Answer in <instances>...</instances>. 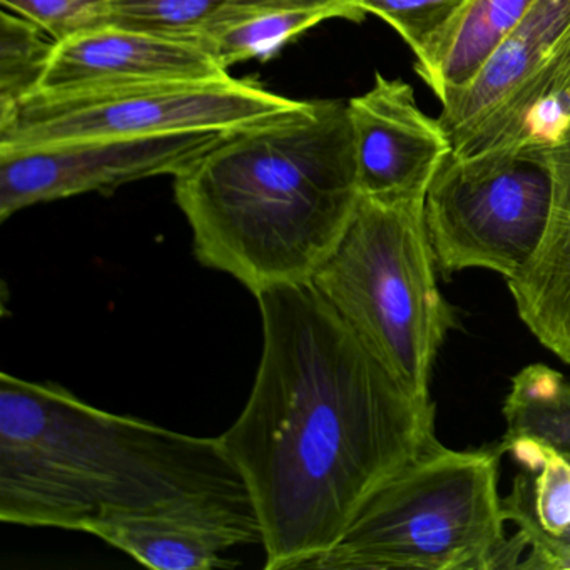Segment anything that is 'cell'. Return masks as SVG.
Masks as SVG:
<instances>
[{
  "label": "cell",
  "mask_w": 570,
  "mask_h": 570,
  "mask_svg": "<svg viewBox=\"0 0 570 570\" xmlns=\"http://www.w3.org/2000/svg\"><path fill=\"white\" fill-rule=\"evenodd\" d=\"M466 0H358L365 14L392 26L415 58L425 55L452 24Z\"/></svg>",
  "instance_id": "cell-20"
},
{
  "label": "cell",
  "mask_w": 570,
  "mask_h": 570,
  "mask_svg": "<svg viewBox=\"0 0 570 570\" xmlns=\"http://www.w3.org/2000/svg\"><path fill=\"white\" fill-rule=\"evenodd\" d=\"M423 203L362 196L342 242L309 283L383 368L429 402L430 375L455 313L436 283Z\"/></svg>",
  "instance_id": "cell-5"
},
{
  "label": "cell",
  "mask_w": 570,
  "mask_h": 570,
  "mask_svg": "<svg viewBox=\"0 0 570 570\" xmlns=\"http://www.w3.org/2000/svg\"><path fill=\"white\" fill-rule=\"evenodd\" d=\"M255 79L38 91L0 115V151L105 138L229 131L296 108Z\"/></svg>",
  "instance_id": "cell-7"
},
{
  "label": "cell",
  "mask_w": 570,
  "mask_h": 570,
  "mask_svg": "<svg viewBox=\"0 0 570 570\" xmlns=\"http://www.w3.org/2000/svg\"><path fill=\"white\" fill-rule=\"evenodd\" d=\"M522 472L503 497L509 522L529 549L522 569H570V455L537 440H502Z\"/></svg>",
  "instance_id": "cell-13"
},
{
  "label": "cell",
  "mask_w": 570,
  "mask_h": 570,
  "mask_svg": "<svg viewBox=\"0 0 570 570\" xmlns=\"http://www.w3.org/2000/svg\"><path fill=\"white\" fill-rule=\"evenodd\" d=\"M360 195L423 203L453 145L440 119L416 105L413 88L376 72L372 89L348 101Z\"/></svg>",
  "instance_id": "cell-10"
},
{
  "label": "cell",
  "mask_w": 570,
  "mask_h": 570,
  "mask_svg": "<svg viewBox=\"0 0 570 570\" xmlns=\"http://www.w3.org/2000/svg\"><path fill=\"white\" fill-rule=\"evenodd\" d=\"M570 115V0H535L479 75L442 101L453 155L549 148Z\"/></svg>",
  "instance_id": "cell-8"
},
{
  "label": "cell",
  "mask_w": 570,
  "mask_h": 570,
  "mask_svg": "<svg viewBox=\"0 0 570 570\" xmlns=\"http://www.w3.org/2000/svg\"><path fill=\"white\" fill-rule=\"evenodd\" d=\"M499 449L436 443L372 493L342 539L309 569L492 570L527 549L499 492Z\"/></svg>",
  "instance_id": "cell-4"
},
{
  "label": "cell",
  "mask_w": 570,
  "mask_h": 570,
  "mask_svg": "<svg viewBox=\"0 0 570 570\" xmlns=\"http://www.w3.org/2000/svg\"><path fill=\"white\" fill-rule=\"evenodd\" d=\"M206 268L249 293L312 282L358 208L348 102L299 101L229 129L175 176Z\"/></svg>",
  "instance_id": "cell-3"
},
{
  "label": "cell",
  "mask_w": 570,
  "mask_h": 570,
  "mask_svg": "<svg viewBox=\"0 0 570 570\" xmlns=\"http://www.w3.org/2000/svg\"><path fill=\"white\" fill-rule=\"evenodd\" d=\"M332 19L350 21L348 14L336 8L276 9L218 29L205 36L199 45L229 71L232 66L249 59L269 61L289 41Z\"/></svg>",
  "instance_id": "cell-18"
},
{
  "label": "cell",
  "mask_w": 570,
  "mask_h": 570,
  "mask_svg": "<svg viewBox=\"0 0 570 570\" xmlns=\"http://www.w3.org/2000/svg\"><path fill=\"white\" fill-rule=\"evenodd\" d=\"M109 546L153 570L235 569L228 550L263 542L259 530L216 520L132 517L109 520L91 530Z\"/></svg>",
  "instance_id": "cell-14"
},
{
  "label": "cell",
  "mask_w": 570,
  "mask_h": 570,
  "mask_svg": "<svg viewBox=\"0 0 570 570\" xmlns=\"http://www.w3.org/2000/svg\"><path fill=\"white\" fill-rule=\"evenodd\" d=\"M55 45L28 19L0 14V115L41 89Z\"/></svg>",
  "instance_id": "cell-19"
},
{
  "label": "cell",
  "mask_w": 570,
  "mask_h": 570,
  "mask_svg": "<svg viewBox=\"0 0 570 570\" xmlns=\"http://www.w3.org/2000/svg\"><path fill=\"white\" fill-rule=\"evenodd\" d=\"M178 517L259 530L219 436L96 409L51 382L0 375V520L91 533L109 520Z\"/></svg>",
  "instance_id": "cell-2"
},
{
  "label": "cell",
  "mask_w": 570,
  "mask_h": 570,
  "mask_svg": "<svg viewBox=\"0 0 570 570\" xmlns=\"http://www.w3.org/2000/svg\"><path fill=\"white\" fill-rule=\"evenodd\" d=\"M547 151L553 176L549 229L535 258L507 286L537 342L570 365V115Z\"/></svg>",
  "instance_id": "cell-12"
},
{
  "label": "cell",
  "mask_w": 570,
  "mask_h": 570,
  "mask_svg": "<svg viewBox=\"0 0 570 570\" xmlns=\"http://www.w3.org/2000/svg\"><path fill=\"white\" fill-rule=\"evenodd\" d=\"M503 440L529 439L570 455V382L546 363H533L512 379Z\"/></svg>",
  "instance_id": "cell-17"
},
{
  "label": "cell",
  "mask_w": 570,
  "mask_h": 570,
  "mask_svg": "<svg viewBox=\"0 0 570 570\" xmlns=\"http://www.w3.org/2000/svg\"><path fill=\"white\" fill-rule=\"evenodd\" d=\"M533 4L535 0H466L432 48L415 58L416 75L442 102L479 75Z\"/></svg>",
  "instance_id": "cell-15"
},
{
  "label": "cell",
  "mask_w": 570,
  "mask_h": 570,
  "mask_svg": "<svg viewBox=\"0 0 570 570\" xmlns=\"http://www.w3.org/2000/svg\"><path fill=\"white\" fill-rule=\"evenodd\" d=\"M226 131L105 138L0 151V219L39 203L86 193L109 195L128 183L178 176Z\"/></svg>",
  "instance_id": "cell-9"
},
{
  "label": "cell",
  "mask_w": 570,
  "mask_h": 570,
  "mask_svg": "<svg viewBox=\"0 0 570 570\" xmlns=\"http://www.w3.org/2000/svg\"><path fill=\"white\" fill-rule=\"evenodd\" d=\"M552 199V168L543 146L452 153L423 203L436 269L452 276L482 268L512 279L535 258Z\"/></svg>",
  "instance_id": "cell-6"
},
{
  "label": "cell",
  "mask_w": 570,
  "mask_h": 570,
  "mask_svg": "<svg viewBox=\"0 0 570 570\" xmlns=\"http://www.w3.org/2000/svg\"><path fill=\"white\" fill-rule=\"evenodd\" d=\"M295 8L342 9L352 22L366 18L358 0H112L111 24L199 42L252 16Z\"/></svg>",
  "instance_id": "cell-16"
},
{
  "label": "cell",
  "mask_w": 570,
  "mask_h": 570,
  "mask_svg": "<svg viewBox=\"0 0 570 570\" xmlns=\"http://www.w3.org/2000/svg\"><path fill=\"white\" fill-rule=\"evenodd\" d=\"M55 42L111 24L112 0H0Z\"/></svg>",
  "instance_id": "cell-21"
},
{
  "label": "cell",
  "mask_w": 570,
  "mask_h": 570,
  "mask_svg": "<svg viewBox=\"0 0 570 570\" xmlns=\"http://www.w3.org/2000/svg\"><path fill=\"white\" fill-rule=\"evenodd\" d=\"M226 78L229 71L199 42L109 24L56 42L39 91Z\"/></svg>",
  "instance_id": "cell-11"
},
{
  "label": "cell",
  "mask_w": 570,
  "mask_h": 570,
  "mask_svg": "<svg viewBox=\"0 0 570 570\" xmlns=\"http://www.w3.org/2000/svg\"><path fill=\"white\" fill-rule=\"evenodd\" d=\"M256 299L258 372L219 439L255 503L265 569H309L380 485L439 443L435 405L403 389L312 283Z\"/></svg>",
  "instance_id": "cell-1"
}]
</instances>
